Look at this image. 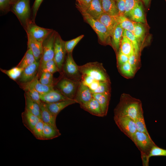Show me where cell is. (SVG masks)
I'll use <instances>...</instances> for the list:
<instances>
[{"label":"cell","instance_id":"obj_1","mask_svg":"<svg viewBox=\"0 0 166 166\" xmlns=\"http://www.w3.org/2000/svg\"><path fill=\"white\" fill-rule=\"evenodd\" d=\"M114 113L115 116L127 117L135 121L138 117L143 115L141 102L128 94L123 93L121 96Z\"/></svg>","mask_w":166,"mask_h":166},{"label":"cell","instance_id":"obj_2","mask_svg":"<svg viewBox=\"0 0 166 166\" xmlns=\"http://www.w3.org/2000/svg\"><path fill=\"white\" fill-rule=\"evenodd\" d=\"M141 152L143 164L148 165V155L153 147L156 145L150 136L146 134L137 131L131 139Z\"/></svg>","mask_w":166,"mask_h":166},{"label":"cell","instance_id":"obj_3","mask_svg":"<svg viewBox=\"0 0 166 166\" xmlns=\"http://www.w3.org/2000/svg\"><path fill=\"white\" fill-rule=\"evenodd\" d=\"M77 8L85 20L96 33L100 42L104 45H109L112 46L110 35L105 26L99 20L95 19L88 14L85 10Z\"/></svg>","mask_w":166,"mask_h":166},{"label":"cell","instance_id":"obj_4","mask_svg":"<svg viewBox=\"0 0 166 166\" xmlns=\"http://www.w3.org/2000/svg\"><path fill=\"white\" fill-rule=\"evenodd\" d=\"M79 68L82 75L90 76L95 80L100 81H110L109 76L101 63L89 62L79 66Z\"/></svg>","mask_w":166,"mask_h":166},{"label":"cell","instance_id":"obj_5","mask_svg":"<svg viewBox=\"0 0 166 166\" xmlns=\"http://www.w3.org/2000/svg\"><path fill=\"white\" fill-rule=\"evenodd\" d=\"M30 2V0H18L11 8L10 11L15 14L25 30L32 21Z\"/></svg>","mask_w":166,"mask_h":166},{"label":"cell","instance_id":"obj_6","mask_svg":"<svg viewBox=\"0 0 166 166\" xmlns=\"http://www.w3.org/2000/svg\"><path fill=\"white\" fill-rule=\"evenodd\" d=\"M65 76L74 81L80 82L82 74L75 62L72 53H67L62 70Z\"/></svg>","mask_w":166,"mask_h":166},{"label":"cell","instance_id":"obj_7","mask_svg":"<svg viewBox=\"0 0 166 166\" xmlns=\"http://www.w3.org/2000/svg\"><path fill=\"white\" fill-rule=\"evenodd\" d=\"M80 82L74 81L64 76L57 82L56 87L68 99H74Z\"/></svg>","mask_w":166,"mask_h":166},{"label":"cell","instance_id":"obj_8","mask_svg":"<svg viewBox=\"0 0 166 166\" xmlns=\"http://www.w3.org/2000/svg\"><path fill=\"white\" fill-rule=\"evenodd\" d=\"M114 121L120 130L131 140L137 131L135 121L127 117H114Z\"/></svg>","mask_w":166,"mask_h":166},{"label":"cell","instance_id":"obj_9","mask_svg":"<svg viewBox=\"0 0 166 166\" xmlns=\"http://www.w3.org/2000/svg\"><path fill=\"white\" fill-rule=\"evenodd\" d=\"M67 53L65 46V41L61 38L57 32L54 43V59L60 71H62Z\"/></svg>","mask_w":166,"mask_h":166},{"label":"cell","instance_id":"obj_10","mask_svg":"<svg viewBox=\"0 0 166 166\" xmlns=\"http://www.w3.org/2000/svg\"><path fill=\"white\" fill-rule=\"evenodd\" d=\"M57 33L53 30L43 42L42 55L40 61V65L54 59V43Z\"/></svg>","mask_w":166,"mask_h":166},{"label":"cell","instance_id":"obj_11","mask_svg":"<svg viewBox=\"0 0 166 166\" xmlns=\"http://www.w3.org/2000/svg\"><path fill=\"white\" fill-rule=\"evenodd\" d=\"M26 32L31 34L38 41L42 43L44 39L51 33L52 29L45 28L40 27L35 23L30 22L25 30Z\"/></svg>","mask_w":166,"mask_h":166},{"label":"cell","instance_id":"obj_12","mask_svg":"<svg viewBox=\"0 0 166 166\" xmlns=\"http://www.w3.org/2000/svg\"><path fill=\"white\" fill-rule=\"evenodd\" d=\"M40 62L35 61L24 69L18 81L21 85L30 82L36 76L39 71Z\"/></svg>","mask_w":166,"mask_h":166},{"label":"cell","instance_id":"obj_13","mask_svg":"<svg viewBox=\"0 0 166 166\" xmlns=\"http://www.w3.org/2000/svg\"><path fill=\"white\" fill-rule=\"evenodd\" d=\"M26 33L28 39V49H30L32 51L35 61L40 62L42 55V43L38 41L30 33Z\"/></svg>","mask_w":166,"mask_h":166},{"label":"cell","instance_id":"obj_14","mask_svg":"<svg viewBox=\"0 0 166 166\" xmlns=\"http://www.w3.org/2000/svg\"><path fill=\"white\" fill-rule=\"evenodd\" d=\"M93 98V93L89 87L84 85L81 82L74 100L81 106L85 104Z\"/></svg>","mask_w":166,"mask_h":166},{"label":"cell","instance_id":"obj_15","mask_svg":"<svg viewBox=\"0 0 166 166\" xmlns=\"http://www.w3.org/2000/svg\"><path fill=\"white\" fill-rule=\"evenodd\" d=\"M43 103L47 109L51 113L57 116L59 113L65 107L73 104L77 103V102L74 99H67L54 103Z\"/></svg>","mask_w":166,"mask_h":166},{"label":"cell","instance_id":"obj_16","mask_svg":"<svg viewBox=\"0 0 166 166\" xmlns=\"http://www.w3.org/2000/svg\"><path fill=\"white\" fill-rule=\"evenodd\" d=\"M39 97L42 102L45 103H54L69 99L57 89H54L44 94H39Z\"/></svg>","mask_w":166,"mask_h":166},{"label":"cell","instance_id":"obj_17","mask_svg":"<svg viewBox=\"0 0 166 166\" xmlns=\"http://www.w3.org/2000/svg\"><path fill=\"white\" fill-rule=\"evenodd\" d=\"M126 17L136 22L145 23V16L141 1L130 11Z\"/></svg>","mask_w":166,"mask_h":166},{"label":"cell","instance_id":"obj_18","mask_svg":"<svg viewBox=\"0 0 166 166\" xmlns=\"http://www.w3.org/2000/svg\"><path fill=\"white\" fill-rule=\"evenodd\" d=\"M21 116L23 125L32 133L34 127L41 119L26 109Z\"/></svg>","mask_w":166,"mask_h":166},{"label":"cell","instance_id":"obj_19","mask_svg":"<svg viewBox=\"0 0 166 166\" xmlns=\"http://www.w3.org/2000/svg\"><path fill=\"white\" fill-rule=\"evenodd\" d=\"M118 16H113L104 13L98 19L107 28L111 37L114 30L119 25Z\"/></svg>","mask_w":166,"mask_h":166},{"label":"cell","instance_id":"obj_20","mask_svg":"<svg viewBox=\"0 0 166 166\" xmlns=\"http://www.w3.org/2000/svg\"><path fill=\"white\" fill-rule=\"evenodd\" d=\"M80 106L81 108L93 115L99 117H104L99 104L93 97L85 104Z\"/></svg>","mask_w":166,"mask_h":166},{"label":"cell","instance_id":"obj_21","mask_svg":"<svg viewBox=\"0 0 166 166\" xmlns=\"http://www.w3.org/2000/svg\"><path fill=\"white\" fill-rule=\"evenodd\" d=\"M111 93H93V97L95 99L99 104L103 116H106L107 113Z\"/></svg>","mask_w":166,"mask_h":166},{"label":"cell","instance_id":"obj_22","mask_svg":"<svg viewBox=\"0 0 166 166\" xmlns=\"http://www.w3.org/2000/svg\"><path fill=\"white\" fill-rule=\"evenodd\" d=\"M85 10L93 18L97 19L104 13L101 0H92L89 6Z\"/></svg>","mask_w":166,"mask_h":166},{"label":"cell","instance_id":"obj_23","mask_svg":"<svg viewBox=\"0 0 166 166\" xmlns=\"http://www.w3.org/2000/svg\"><path fill=\"white\" fill-rule=\"evenodd\" d=\"M124 29L118 25L114 30L111 36V42L112 47L116 54L118 53L120 47V44L123 37Z\"/></svg>","mask_w":166,"mask_h":166},{"label":"cell","instance_id":"obj_24","mask_svg":"<svg viewBox=\"0 0 166 166\" xmlns=\"http://www.w3.org/2000/svg\"><path fill=\"white\" fill-rule=\"evenodd\" d=\"M40 107L41 110V120L44 123L57 127L56 124L57 116L53 115L47 109L43 102H42Z\"/></svg>","mask_w":166,"mask_h":166},{"label":"cell","instance_id":"obj_25","mask_svg":"<svg viewBox=\"0 0 166 166\" xmlns=\"http://www.w3.org/2000/svg\"><path fill=\"white\" fill-rule=\"evenodd\" d=\"M25 99V108L32 113L41 119V110L40 105L32 100L25 93H24Z\"/></svg>","mask_w":166,"mask_h":166},{"label":"cell","instance_id":"obj_26","mask_svg":"<svg viewBox=\"0 0 166 166\" xmlns=\"http://www.w3.org/2000/svg\"><path fill=\"white\" fill-rule=\"evenodd\" d=\"M39 73L33 80L27 83L33 86L40 95L45 94L54 89V86L46 85L40 81L38 80Z\"/></svg>","mask_w":166,"mask_h":166},{"label":"cell","instance_id":"obj_27","mask_svg":"<svg viewBox=\"0 0 166 166\" xmlns=\"http://www.w3.org/2000/svg\"><path fill=\"white\" fill-rule=\"evenodd\" d=\"M61 135L57 127L50 124L44 123L43 129L44 140L52 139Z\"/></svg>","mask_w":166,"mask_h":166},{"label":"cell","instance_id":"obj_28","mask_svg":"<svg viewBox=\"0 0 166 166\" xmlns=\"http://www.w3.org/2000/svg\"><path fill=\"white\" fill-rule=\"evenodd\" d=\"M101 2L104 13L113 16L119 15L115 0H101Z\"/></svg>","mask_w":166,"mask_h":166},{"label":"cell","instance_id":"obj_29","mask_svg":"<svg viewBox=\"0 0 166 166\" xmlns=\"http://www.w3.org/2000/svg\"><path fill=\"white\" fill-rule=\"evenodd\" d=\"M119 50L123 53L128 57L134 52V49L133 44L125 36H123Z\"/></svg>","mask_w":166,"mask_h":166},{"label":"cell","instance_id":"obj_30","mask_svg":"<svg viewBox=\"0 0 166 166\" xmlns=\"http://www.w3.org/2000/svg\"><path fill=\"white\" fill-rule=\"evenodd\" d=\"M146 31V28L143 23L136 22L132 32L137 39L141 49V44L144 39Z\"/></svg>","mask_w":166,"mask_h":166},{"label":"cell","instance_id":"obj_31","mask_svg":"<svg viewBox=\"0 0 166 166\" xmlns=\"http://www.w3.org/2000/svg\"><path fill=\"white\" fill-rule=\"evenodd\" d=\"M23 89L29 97L34 101L38 103L40 105L42 103L39 94L32 86L28 83L21 85Z\"/></svg>","mask_w":166,"mask_h":166},{"label":"cell","instance_id":"obj_32","mask_svg":"<svg viewBox=\"0 0 166 166\" xmlns=\"http://www.w3.org/2000/svg\"><path fill=\"white\" fill-rule=\"evenodd\" d=\"M117 68L120 73L126 78H132L136 73L128 61Z\"/></svg>","mask_w":166,"mask_h":166},{"label":"cell","instance_id":"obj_33","mask_svg":"<svg viewBox=\"0 0 166 166\" xmlns=\"http://www.w3.org/2000/svg\"><path fill=\"white\" fill-rule=\"evenodd\" d=\"M39 71L40 73L46 72L52 74L57 72L60 71L54 59L40 65Z\"/></svg>","mask_w":166,"mask_h":166},{"label":"cell","instance_id":"obj_34","mask_svg":"<svg viewBox=\"0 0 166 166\" xmlns=\"http://www.w3.org/2000/svg\"><path fill=\"white\" fill-rule=\"evenodd\" d=\"M35 61L32 51L30 49H28L23 58L17 66L24 69Z\"/></svg>","mask_w":166,"mask_h":166},{"label":"cell","instance_id":"obj_35","mask_svg":"<svg viewBox=\"0 0 166 166\" xmlns=\"http://www.w3.org/2000/svg\"><path fill=\"white\" fill-rule=\"evenodd\" d=\"M119 25L124 29L132 32L136 22L124 15L118 16Z\"/></svg>","mask_w":166,"mask_h":166},{"label":"cell","instance_id":"obj_36","mask_svg":"<svg viewBox=\"0 0 166 166\" xmlns=\"http://www.w3.org/2000/svg\"><path fill=\"white\" fill-rule=\"evenodd\" d=\"M123 36L126 37L131 42L134 47V52L136 54L140 55V46L132 32L124 30Z\"/></svg>","mask_w":166,"mask_h":166},{"label":"cell","instance_id":"obj_37","mask_svg":"<svg viewBox=\"0 0 166 166\" xmlns=\"http://www.w3.org/2000/svg\"><path fill=\"white\" fill-rule=\"evenodd\" d=\"M23 70V69L17 66L8 70L0 69L1 71L6 74L10 78L14 81L17 80L19 77Z\"/></svg>","mask_w":166,"mask_h":166},{"label":"cell","instance_id":"obj_38","mask_svg":"<svg viewBox=\"0 0 166 166\" xmlns=\"http://www.w3.org/2000/svg\"><path fill=\"white\" fill-rule=\"evenodd\" d=\"M44 123L41 119L34 127L32 133L36 139L44 140L43 129Z\"/></svg>","mask_w":166,"mask_h":166},{"label":"cell","instance_id":"obj_39","mask_svg":"<svg viewBox=\"0 0 166 166\" xmlns=\"http://www.w3.org/2000/svg\"><path fill=\"white\" fill-rule=\"evenodd\" d=\"M42 84L48 86H54V80L53 74L46 72L41 73L39 79Z\"/></svg>","mask_w":166,"mask_h":166},{"label":"cell","instance_id":"obj_40","mask_svg":"<svg viewBox=\"0 0 166 166\" xmlns=\"http://www.w3.org/2000/svg\"><path fill=\"white\" fill-rule=\"evenodd\" d=\"M140 57V55L135 52L129 56L128 62L136 72L141 66Z\"/></svg>","mask_w":166,"mask_h":166},{"label":"cell","instance_id":"obj_41","mask_svg":"<svg viewBox=\"0 0 166 166\" xmlns=\"http://www.w3.org/2000/svg\"><path fill=\"white\" fill-rule=\"evenodd\" d=\"M135 122L137 131L144 132L150 136L146 126L143 115L138 117Z\"/></svg>","mask_w":166,"mask_h":166},{"label":"cell","instance_id":"obj_42","mask_svg":"<svg viewBox=\"0 0 166 166\" xmlns=\"http://www.w3.org/2000/svg\"><path fill=\"white\" fill-rule=\"evenodd\" d=\"M111 90L110 81H100L98 88L91 92L92 93H111Z\"/></svg>","mask_w":166,"mask_h":166},{"label":"cell","instance_id":"obj_43","mask_svg":"<svg viewBox=\"0 0 166 166\" xmlns=\"http://www.w3.org/2000/svg\"><path fill=\"white\" fill-rule=\"evenodd\" d=\"M84 37V35H82L72 40L65 41V46L67 53L72 52L75 47Z\"/></svg>","mask_w":166,"mask_h":166},{"label":"cell","instance_id":"obj_44","mask_svg":"<svg viewBox=\"0 0 166 166\" xmlns=\"http://www.w3.org/2000/svg\"><path fill=\"white\" fill-rule=\"evenodd\" d=\"M154 156H166V149L160 148L156 145L153 146L150 152L148 157L149 159Z\"/></svg>","mask_w":166,"mask_h":166},{"label":"cell","instance_id":"obj_45","mask_svg":"<svg viewBox=\"0 0 166 166\" xmlns=\"http://www.w3.org/2000/svg\"><path fill=\"white\" fill-rule=\"evenodd\" d=\"M140 1V0H125L124 15L127 17L130 11Z\"/></svg>","mask_w":166,"mask_h":166},{"label":"cell","instance_id":"obj_46","mask_svg":"<svg viewBox=\"0 0 166 166\" xmlns=\"http://www.w3.org/2000/svg\"><path fill=\"white\" fill-rule=\"evenodd\" d=\"M12 0H0V10L3 14L10 11Z\"/></svg>","mask_w":166,"mask_h":166},{"label":"cell","instance_id":"obj_47","mask_svg":"<svg viewBox=\"0 0 166 166\" xmlns=\"http://www.w3.org/2000/svg\"><path fill=\"white\" fill-rule=\"evenodd\" d=\"M43 0H35L31 9V20L35 23V19L37 12Z\"/></svg>","mask_w":166,"mask_h":166},{"label":"cell","instance_id":"obj_48","mask_svg":"<svg viewBox=\"0 0 166 166\" xmlns=\"http://www.w3.org/2000/svg\"><path fill=\"white\" fill-rule=\"evenodd\" d=\"M117 55V66L118 67L128 61L129 57L123 53L120 50Z\"/></svg>","mask_w":166,"mask_h":166},{"label":"cell","instance_id":"obj_49","mask_svg":"<svg viewBox=\"0 0 166 166\" xmlns=\"http://www.w3.org/2000/svg\"><path fill=\"white\" fill-rule=\"evenodd\" d=\"M115 1L119 11V15H124L125 0H115Z\"/></svg>","mask_w":166,"mask_h":166},{"label":"cell","instance_id":"obj_50","mask_svg":"<svg viewBox=\"0 0 166 166\" xmlns=\"http://www.w3.org/2000/svg\"><path fill=\"white\" fill-rule=\"evenodd\" d=\"M92 0H76L77 8L85 10L89 6Z\"/></svg>","mask_w":166,"mask_h":166},{"label":"cell","instance_id":"obj_51","mask_svg":"<svg viewBox=\"0 0 166 166\" xmlns=\"http://www.w3.org/2000/svg\"><path fill=\"white\" fill-rule=\"evenodd\" d=\"M95 80L92 77L86 75H82L81 82L84 85L88 86Z\"/></svg>","mask_w":166,"mask_h":166},{"label":"cell","instance_id":"obj_52","mask_svg":"<svg viewBox=\"0 0 166 166\" xmlns=\"http://www.w3.org/2000/svg\"><path fill=\"white\" fill-rule=\"evenodd\" d=\"M100 82V81L95 80L88 86L91 91L96 90L98 88Z\"/></svg>","mask_w":166,"mask_h":166},{"label":"cell","instance_id":"obj_53","mask_svg":"<svg viewBox=\"0 0 166 166\" xmlns=\"http://www.w3.org/2000/svg\"><path fill=\"white\" fill-rule=\"evenodd\" d=\"M143 3L146 7H148L149 6L151 0H142Z\"/></svg>","mask_w":166,"mask_h":166},{"label":"cell","instance_id":"obj_54","mask_svg":"<svg viewBox=\"0 0 166 166\" xmlns=\"http://www.w3.org/2000/svg\"><path fill=\"white\" fill-rule=\"evenodd\" d=\"M18 0H12L11 2V4L12 5L14 4L17 2Z\"/></svg>","mask_w":166,"mask_h":166},{"label":"cell","instance_id":"obj_55","mask_svg":"<svg viewBox=\"0 0 166 166\" xmlns=\"http://www.w3.org/2000/svg\"><path fill=\"white\" fill-rule=\"evenodd\" d=\"M165 0V1H166V0Z\"/></svg>","mask_w":166,"mask_h":166}]
</instances>
